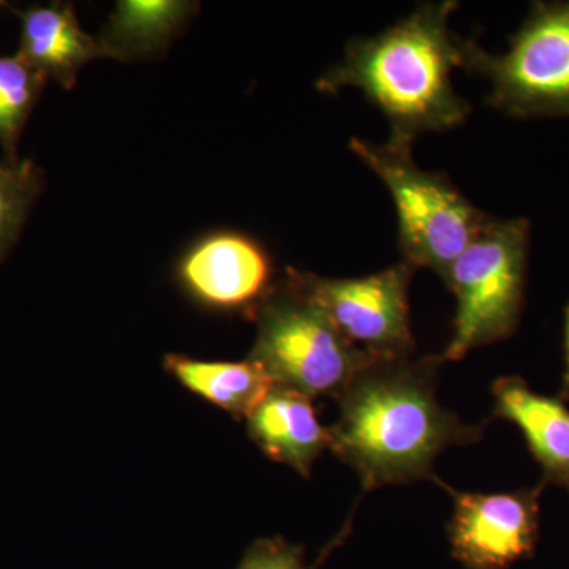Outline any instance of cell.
Listing matches in <instances>:
<instances>
[{"instance_id": "ac0fdd59", "label": "cell", "mask_w": 569, "mask_h": 569, "mask_svg": "<svg viewBox=\"0 0 569 569\" xmlns=\"http://www.w3.org/2000/svg\"><path fill=\"white\" fill-rule=\"evenodd\" d=\"M563 392L569 396V306L567 309V321H565V381Z\"/></svg>"}, {"instance_id": "2e32d148", "label": "cell", "mask_w": 569, "mask_h": 569, "mask_svg": "<svg viewBox=\"0 0 569 569\" xmlns=\"http://www.w3.org/2000/svg\"><path fill=\"white\" fill-rule=\"evenodd\" d=\"M43 190V174L32 160L0 163V261L17 242L33 201Z\"/></svg>"}, {"instance_id": "5bb4252c", "label": "cell", "mask_w": 569, "mask_h": 569, "mask_svg": "<svg viewBox=\"0 0 569 569\" xmlns=\"http://www.w3.org/2000/svg\"><path fill=\"white\" fill-rule=\"evenodd\" d=\"M163 367L187 391L234 419L249 418L277 385L274 378L252 359L203 361L190 356L168 355Z\"/></svg>"}, {"instance_id": "5b68a950", "label": "cell", "mask_w": 569, "mask_h": 569, "mask_svg": "<svg viewBox=\"0 0 569 569\" xmlns=\"http://www.w3.org/2000/svg\"><path fill=\"white\" fill-rule=\"evenodd\" d=\"M249 359L277 385L312 397L339 399L367 366L381 358L353 346L323 310L284 279L258 310Z\"/></svg>"}, {"instance_id": "8fae6325", "label": "cell", "mask_w": 569, "mask_h": 569, "mask_svg": "<svg viewBox=\"0 0 569 569\" xmlns=\"http://www.w3.org/2000/svg\"><path fill=\"white\" fill-rule=\"evenodd\" d=\"M21 22L18 54L63 89L77 84L86 63L104 58L99 40L82 31L69 3L32 7L22 11Z\"/></svg>"}, {"instance_id": "9a60e30c", "label": "cell", "mask_w": 569, "mask_h": 569, "mask_svg": "<svg viewBox=\"0 0 569 569\" xmlns=\"http://www.w3.org/2000/svg\"><path fill=\"white\" fill-rule=\"evenodd\" d=\"M48 78L20 54L0 58V144L6 160H18L17 146Z\"/></svg>"}, {"instance_id": "277c9868", "label": "cell", "mask_w": 569, "mask_h": 569, "mask_svg": "<svg viewBox=\"0 0 569 569\" xmlns=\"http://www.w3.org/2000/svg\"><path fill=\"white\" fill-rule=\"evenodd\" d=\"M530 223L489 219L443 280L456 298L452 336L443 362L507 339L518 328L526 293Z\"/></svg>"}, {"instance_id": "3957f363", "label": "cell", "mask_w": 569, "mask_h": 569, "mask_svg": "<svg viewBox=\"0 0 569 569\" xmlns=\"http://www.w3.org/2000/svg\"><path fill=\"white\" fill-rule=\"evenodd\" d=\"M348 148L391 193L403 261L415 269H432L443 279L490 217L471 204L447 176L419 168L411 156L413 146L351 138Z\"/></svg>"}, {"instance_id": "9c48e42d", "label": "cell", "mask_w": 569, "mask_h": 569, "mask_svg": "<svg viewBox=\"0 0 569 569\" xmlns=\"http://www.w3.org/2000/svg\"><path fill=\"white\" fill-rule=\"evenodd\" d=\"M455 500L448 537L463 569H508L530 556L538 537V493H470Z\"/></svg>"}, {"instance_id": "30bf717a", "label": "cell", "mask_w": 569, "mask_h": 569, "mask_svg": "<svg viewBox=\"0 0 569 569\" xmlns=\"http://www.w3.org/2000/svg\"><path fill=\"white\" fill-rule=\"evenodd\" d=\"M247 430L269 459L305 478L326 449H331V433L318 419L312 397L282 385H276L254 408L247 418Z\"/></svg>"}, {"instance_id": "4fadbf2b", "label": "cell", "mask_w": 569, "mask_h": 569, "mask_svg": "<svg viewBox=\"0 0 569 569\" xmlns=\"http://www.w3.org/2000/svg\"><path fill=\"white\" fill-rule=\"evenodd\" d=\"M197 2L122 0L97 37L104 58L130 62L162 56L190 18Z\"/></svg>"}, {"instance_id": "7c38bea8", "label": "cell", "mask_w": 569, "mask_h": 569, "mask_svg": "<svg viewBox=\"0 0 569 569\" xmlns=\"http://www.w3.org/2000/svg\"><path fill=\"white\" fill-rule=\"evenodd\" d=\"M493 417L508 419L526 437L546 477L569 488V410L537 395L520 378H500L492 388Z\"/></svg>"}, {"instance_id": "8992f818", "label": "cell", "mask_w": 569, "mask_h": 569, "mask_svg": "<svg viewBox=\"0 0 569 569\" xmlns=\"http://www.w3.org/2000/svg\"><path fill=\"white\" fill-rule=\"evenodd\" d=\"M463 54V69L490 82V107L512 118H569V2L535 3L503 54L470 40Z\"/></svg>"}, {"instance_id": "ba28073f", "label": "cell", "mask_w": 569, "mask_h": 569, "mask_svg": "<svg viewBox=\"0 0 569 569\" xmlns=\"http://www.w3.org/2000/svg\"><path fill=\"white\" fill-rule=\"evenodd\" d=\"M176 280L198 306L253 320L277 287L268 250L252 236L217 231L179 260Z\"/></svg>"}, {"instance_id": "7a4b0ae2", "label": "cell", "mask_w": 569, "mask_h": 569, "mask_svg": "<svg viewBox=\"0 0 569 569\" xmlns=\"http://www.w3.org/2000/svg\"><path fill=\"white\" fill-rule=\"evenodd\" d=\"M458 7L455 0L425 3L387 31L351 40L342 61L318 78V91L359 89L391 123L389 140L402 144L466 122L471 104L451 80L466 59V39L449 29Z\"/></svg>"}, {"instance_id": "e0dca14e", "label": "cell", "mask_w": 569, "mask_h": 569, "mask_svg": "<svg viewBox=\"0 0 569 569\" xmlns=\"http://www.w3.org/2000/svg\"><path fill=\"white\" fill-rule=\"evenodd\" d=\"M306 549L277 537L258 539L242 557L236 569H309L305 563Z\"/></svg>"}, {"instance_id": "52a82bcc", "label": "cell", "mask_w": 569, "mask_h": 569, "mask_svg": "<svg viewBox=\"0 0 569 569\" xmlns=\"http://www.w3.org/2000/svg\"><path fill=\"white\" fill-rule=\"evenodd\" d=\"M415 271L402 261L372 276L329 279L287 268L283 279L316 302L353 346L396 359L413 356L417 347L408 299Z\"/></svg>"}, {"instance_id": "6da1fadb", "label": "cell", "mask_w": 569, "mask_h": 569, "mask_svg": "<svg viewBox=\"0 0 569 569\" xmlns=\"http://www.w3.org/2000/svg\"><path fill=\"white\" fill-rule=\"evenodd\" d=\"M441 356L377 359L339 397L331 451L373 490L432 477L433 462L449 447L479 440L481 429L463 425L436 395Z\"/></svg>"}]
</instances>
